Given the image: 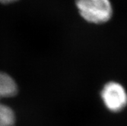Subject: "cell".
<instances>
[{"label":"cell","instance_id":"cell-1","mask_svg":"<svg viewBox=\"0 0 127 126\" xmlns=\"http://www.w3.org/2000/svg\"><path fill=\"white\" fill-rule=\"evenodd\" d=\"M75 4L80 16L89 24L103 25L113 17L110 0H75Z\"/></svg>","mask_w":127,"mask_h":126},{"label":"cell","instance_id":"cell-2","mask_svg":"<svg viewBox=\"0 0 127 126\" xmlns=\"http://www.w3.org/2000/svg\"><path fill=\"white\" fill-rule=\"evenodd\" d=\"M100 97L105 107L113 112H120L127 106V91L122 84L116 81L103 85Z\"/></svg>","mask_w":127,"mask_h":126},{"label":"cell","instance_id":"cell-4","mask_svg":"<svg viewBox=\"0 0 127 126\" xmlns=\"http://www.w3.org/2000/svg\"><path fill=\"white\" fill-rule=\"evenodd\" d=\"M16 0H0V2L2 3H10V2H15Z\"/></svg>","mask_w":127,"mask_h":126},{"label":"cell","instance_id":"cell-3","mask_svg":"<svg viewBox=\"0 0 127 126\" xmlns=\"http://www.w3.org/2000/svg\"><path fill=\"white\" fill-rule=\"evenodd\" d=\"M18 87L14 79L8 75L0 72V126H13L15 116L9 106L2 103V98L16 95Z\"/></svg>","mask_w":127,"mask_h":126}]
</instances>
